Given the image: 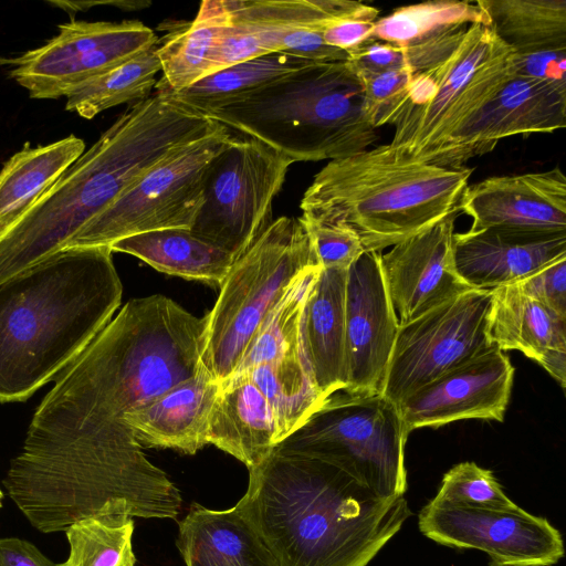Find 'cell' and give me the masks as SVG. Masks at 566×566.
Instances as JSON below:
<instances>
[{
	"label": "cell",
	"instance_id": "1",
	"mask_svg": "<svg viewBox=\"0 0 566 566\" xmlns=\"http://www.w3.org/2000/svg\"><path fill=\"white\" fill-rule=\"evenodd\" d=\"M205 328V316L167 296L128 301L56 376L23 448L138 443L123 417L200 369Z\"/></svg>",
	"mask_w": 566,
	"mask_h": 566
},
{
	"label": "cell",
	"instance_id": "2",
	"mask_svg": "<svg viewBox=\"0 0 566 566\" xmlns=\"http://www.w3.org/2000/svg\"><path fill=\"white\" fill-rule=\"evenodd\" d=\"M233 510L273 566H367L411 511L382 497L340 467L276 446L249 470Z\"/></svg>",
	"mask_w": 566,
	"mask_h": 566
},
{
	"label": "cell",
	"instance_id": "3",
	"mask_svg": "<svg viewBox=\"0 0 566 566\" xmlns=\"http://www.w3.org/2000/svg\"><path fill=\"white\" fill-rule=\"evenodd\" d=\"M221 126L158 92L132 104L0 234V282L64 250L151 166Z\"/></svg>",
	"mask_w": 566,
	"mask_h": 566
},
{
	"label": "cell",
	"instance_id": "4",
	"mask_svg": "<svg viewBox=\"0 0 566 566\" xmlns=\"http://www.w3.org/2000/svg\"><path fill=\"white\" fill-rule=\"evenodd\" d=\"M122 294L108 245L64 249L0 282V402L24 401L55 379Z\"/></svg>",
	"mask_w": 566,
	"mask_h": 566
},
{
	"label": "cell",
	"instance_id": "5",
	"mask_svg": "<svg viewBox=\"0 0 566 566\" xmlns=\"http://www.w3.org/2000/svg\"><path fill=\"white\" fill-rule=\"evenodd\" d=\"M472 168L410 159L388 144L329 160L301 200L302 217L344 226L381 252L461 213Z\"/></svg>",
	"mask_w": 566,
	"mask_h": 566
},
{
	"label": "cell",
	"instance_id": "6",
	"mask_svg": "<svg viewBox=\"0 0 566 566\" xmlns=\"http://www.w3.org/2000/svg\"><path fill=\"white\" fill-rule=\"evenodd\" d=\"M3 485L33 527L65 531L96 515L176 518L181 494L142 446L75 443L22 450Z\"/></svg>",
	"mask_w": 566,
	"mask_h": 566
},
{
	"label": "cell",
	"instance_id": "7",
	"mask_svg": "<svg viewBox=\"0 0 566 566\" xmlns=\"http://www.w3.org/2000/svg\"><path fill=\"white\" fill-rule=\"evenodd\" d=\"M206 116L295 161L339 159L369 148L361 82L348 61L313 62Z\"/></svg>",
	"mask_w": 566,
	"mask_h": 566
},
{
	"label": "cell",
	"instance_id": "8",
	"mask_svg": "<svg viewBox=\"0 0 566 566\" xmlns=\"http://www.w3.org/2000/svg\"><path fill=\"white\" fill-rule=\"evenodd\" d=\"M321 266L302 218L280 217L232 264L205 315L200 364L221 384L230 378L260 325L307 269Z\"/></svg>",
	"mask_w": 566,
	"mask_h": 566
},
{
	"label": "cell",
	"instance_id": "9",
	"mask_svg": "<svg viewBox=\"0 0 566 566\" xmlns=\"http://www.w3.org/2000/svg\"><path fill=\"white\" fill-rule=\"evenodd\" d=\"M405 430L398 407L381 394L339 390L277 446L327 460L382 497L407 489Z\"/></svg>",
	"mask_w": 566,
	"mask_h": 566
},
{
	"label": "cell",
	"instance_id": "10",
	"mask_svg": "<svg viewBox=\"0 0 566 566\" xmlns=\"http://www.w3.org/2000/svg\"><path fill=\"white\" fill-rule=\"evenodd\" d=\"M513 55L488 25L469 24L455 50L424 71L432 82V95L422 106H403L392 124L390 148L430 164L513 75Z\"/></svg>",
	"mask_w": 566,
	"mask_h": 566
},
{
	"label": "cell",
	"instance_id": "11",
	"mask_svg": "<svg viewBox=\"0 0 566 566\" xmlns=\"http://www.w3.org/2000/svg\"><path fill=\"white\" fill-rule=\"evenodd\" d=\"M232 135L216 132L178 147L146 170L91 219L64 249L111 245L139 233L193 226L205 199L209 166Z\"/></svg>",
	"mask_w": 566,
	"mask_h": 566
},
{
	"label": "cell",
	"instance_id": "12",
	"mask_svg": "<svg viewBox=\"0 0 566 566\" xmlns=\"http://www.w3.org/2000/svg\"><path fill=\"white\" fill-rule=\"evenodd\" d=\"M294 161L243 135L211 161L205 199L190 231L239 259L272 222V206Z\"/></svg>",
	"mask_w": 566,
	"mask_h": 566
},
{
	"label": "cell",
	"instance_id": "13",
	"mask_svg": "<svg viewBox=\"0 0 566 566\" xmlns=\"http://www.w3.org/2000/svg\"><path fill=\"white\" fill-rule=\"evenodd\" d=\"M491 290L471 289L399 324L381 395L396 406L444 373L485 353Z\"/></svg>",
	"mask_w": 566,
	"mask_h": 566
},
{
	"label": "cell",
	"instance_id": "14",
	"mask_svg": "<svg viewBox=\"0 0 566 566\" xmlns=\"http://www.w3.org/2000/svg\"><path fill=\"white\" fill-rule=\"evenodd\" d=\"M139 21L72 20L45 44L15 57H0L10 76L35 99L66 97L75 88L157 44Z\"/></svg>",
	"mask_w": 566,
	"mask_h": 566
},
{
	"label": "cell",
	"instance_id": "15",
	"mask_svg": "<svg viewBox=\"0 0 566 566\" xmlns=\"http://www.w3.org/2000/svg\"><path fill=\"white\" fill-rule=\"evenodd\" d=\"M418 526L441 545L484 552L490 566H552L565 553L560 532L520 506L499 511L431 500L419 512Z\"/></svg>",
	"mask_w": 566,
	"mask_h": 566
},
{
	"label": "cell",
	"instance_id": "16",
	"mask_svg": "<svg viewBox=\"0 0 566 566\" xmlns=\"http://www.w3.org/2000/svg\"><path fill=\"white\" fill-rule=\"evenodd\" d=\"M566 126V85L512 75L479 112L458 129L430 164L464 167L506 137L553 133Z\"/></svg>",
	"mask_w": 566,
	"mask_h": 566
},
{
	"label": "cell",
	"instance_id": "17",
	"mask_svg": "<svg viewBox=\"0 0 566 566\" xmlns=\"http://www.w3.org/2000/svg\"><path fill=\"white\" fill-rule=\"evenodd\" d=\"M379 254L365 252L347 270L344 391L349 394H381L399 328Z\"/></svg>",
	"mask_w": 566,
	"mask_h": 566
},
{
	"label": "cell",
	"instance_id": "18",
	"mask_svg": "<svg viewBox=\"0 0 566 566\" xmlns=\"http://www.w3.org/2000/svg\"><path fill=\"white\" fill-rule=\"evenodd\" d=\"M514 367L495 345L417 389L398 403L409 434L463 419L502 422L509 405Z\"/></svg>",
	"mask_w": 566,
	"mask_h": 566
},
{
	"label": "cell",
	"instance_id": "19",
	"mask_svg": "<svg viewBox=\"0 0 566 566\" xmlns=\"http://www.w3.org/2000/svg\"><path fill=\"white\" fill-rule=\"evenodd\" d=\"M447 218L379 254L399 324L408 323L471 290L453 259L454 221Z\"/></svg>",
	"mask_w": 566,
	"mask_h": 566
},
{
	"label": "cell",
	"instance_id": "20",
	"mask_svg": "<svg viewBox=\"0 0 566 566\" xmlns=\"http://www.w3.org/2000/svg\"><path fill=\"white\" fill-rule=\"evenodd\" d=\"M461 212L469 230L566 232V177L560 168L486 178L469 186Z\"/></svg>",
	"mask_w": 566,
	"mask_h": 566
},
{
	"label": "cell",
	"instance_id": "21",
	"mask_svg": "<svg viewBox=\"0 0 566 566\" xmlns=\"http://www.w3.org/2000/svg\"><path fill=\"white\" fill-rule=\"evenodd\" d=\"M368 4L343 0H228L229 24L219 53L227 65L283 53L296 35L323 30L335 19L363 11Z\"/></svg>",
	"mask_w": 566,
	"mask_h": 566
},
{
	"label": "cell",
	"instance_id": "22",
	"mask_svg": "<svg viewBox=\"0 0 566 566\" xmlns=\"http://www.w3.org/2000/svg\"><path fill=\"white\" fill-rule=\"evenodd\" d=\"M566 255V232L468 230L453 235L459 276L476 290L517 283Z\"/></svg>",
	"mask_w": 566,
	"mask_h": 566
},
{
	"label": "cell",
	"instance_id": "23",
	"mask_svg": "<svg viewBox=\"0 0 566 566\" xmlns=\"http://www.w3.org/2000/svg\"><path fill=\"white\" fill-rule=\"evenodd\" d=\"M221 385L200 369L146 406L123 417L136 441L148 448L195 454L208 444L212 411Z\"/></svg>",
	"mask_w": 566,
	"mask_h": 566
},
{
	"label": "cell",
	"instance_id": "24",
	"mask_svg": "<svg viewBox=\"0 0 566 566\" xmlns=\"http://www.w3.org/2000/svg\"><path fill=\"white\" fill-rule=\"evenodd\" d=\"M491 292V342L503 352H522L565 389L566 318L526 295L516 283Z\"/></svg>",
	"mask_w": 566,
	"mask_h": 566
},
{
	"label": "cell",
	"instance_id": "25",
	"mask_svg": "<svg viewBox=\"0 0 566 566\" xmlns=\"http://www.w3.org/2000/svg\"><path fill=\"white\" fill-rule=\"evenodd\" d=\"M208 432V443L231 454L250 470L281 442L273 411L248 374L220 384Z\"/></svg>",
	"mask_w": 566,
	"mask_h": 566
},
{
	"label": "cell",
	"instance_id": "26",
	"mask_svg": "<svg viewBox=\"0 0 566 566\" xmlns=\"http://www.w3.org/2000/svg\"><path fill=\"white\" fill-rule=\"evenodd\" d=\"M347 270L321 269L303 313L302 342L305 357L313 380L325 399L346 387Z\"/></svg>",
	"mask_w": 566,
	"mask_h": 566
},
{
	"label": "cell",
	"instance_id": "27",
	"mask_svg": "<svg viewBox=\"0 0 566 566\" xmlns=\"http://www.w3.org/2000/svg\"><path fill=\"white\" fill-rule=\"evenodd\" d=\"M177 546L186 566H273L233 507L214 511L195 504L179 523Z\"/></svg>",
	"mask_w": 566,
	"mask_h": 566
},
{
	"label": "cell",
	"instance_id": "28",
	"mask_svg": "<svg viewBox=\"0 0 566 566\" xmlns=\"http://www.w3.org/2000/svg\"><path fill=\"white\" fill-rule=\"evenodd\" d=\"M229 20L228 0H205L192 21L176 27L157 43L163 75L156 92H178L209 75Z\"/></svg>",
	"mask_w": 566,
	"mask_h": 566
},
{
	"label": "cell",
	"instance_id": "29",
	"mask_svg": "<svg viewBox=\"0 0 566 566\" xmlns=\"http://www.w3.org/2000/svg\"><path fill=\"white\" fill-rule=\"evenodd\" d=\"M85 151V143L69 135L48 145L29 143L0 170V234L44 195Z\"/></svg>",
	"mask_w": 566,
	"mask_h": 566
},
{
	"label": "cell",
	"instance_id": "30",
	"mask_svg": "<svg viewBox=\"0 0 566 566\" xmlns=\"http://www.w3.org/2000/svg\"><path fill=\"white\" fill-rule=\"evenodd\" d=\"M113 252L134 255L155 270L220 286L234 259L187 229H164L120 239Z\"/></svg>",
	"mask_w": 566,
	"mask_h": 566
},
{
	"label": "cell",
	"instance_id": "31",
	"mask_svg": "<svg viewBox=\"0 0 566 566\" xmlns=\"http://www.w3.org/2000/svg\"><path fill=\"white\" fill-rule=\"evenodd\" d=\"M311 63L313 62L291 54L271 53L219 70L181 91L159 93L205 115L283 80Z\"/></svg>",
	"mask_w": 566,
	"mask_h": 566
},
{
	"label": "cell",
	"instance_id": "32",
	"mask_svg": "<svg viewBox=\"0 0 566 566\" xmlns=\"http://www.w3.org/2000/svg\"><path fill=\"white\" fill-rule=\"evenodd\" d=\"M488 27L515 53L566 49V0H476Z\"/></svg>",
	"mask_w": 566,
	"mask_h": 566
},
{
	"label": "cell",
	"instance_id": "33",
	"mask_svg": "<svg viewBox=\"0 0 566 566\" xmlns=\"http://www.w3.org/2000/svg\"><path fill=\"white\" fill-rule=\"evenodd\" d=\"M239 374H248L265 397L273 411L281 442L296 431L325 400L313 380L304 348Z\"/></svg>",
	"mask_w": 566,
	"mask_h": 566
},
{
	"label": "cell",
	"instance_id": "34",
	"mask_svg": "<svg viewBox=\"0 0 566 566\" xmlns=\"http://www.w3.org/2000/svg\"><path fill=\"white\" fill-rule=\"evenodd\" d=\"M159 72L161 65L155 44L80 85L66 96L65 109L92 119L119 104L140 102L150 96Z\"/></svg>",
	"mask_w": 566,
	"mask_h": 566
},
{
	"label": "cell",
	"instance_id": "35",
	"mask_svg": "<svg viewBox=\"0 0 566 566\" xmlns=\"http://www.w3.org/2000/svg\"><path fill=\"white\" fill-rule=\"evenodd\" d=\"M321 269H307L291 284L260 325L233 375L303 348V313Z\"/></svg>",
	"mask_w": 566,
	"mask_h": 566
},
{
	"label": "cell",
	"instance_id": "36",
	"mask_svg": "<svg viewBox=\"0 0 566 566\" xmlns=\"http://www.w3.org/2000/svg\"><path fill=\"white\" fill-rule=\"evenodd\" d=\"M488 24L476 1L438 0L397 8L378 18L371 39L408 45L454 25Z\"/></svg>",
	"mask_w": 566,
	"mask_h": 566
},
{
	"label": "cell",
	"instance_id": "37",
	"mask_svg": "<svg viewBox=\"0 0 566 566\" xmlns=\"http://www.w3.org/2000/svg\"><path fill=\"white\" fill-rule=\"evenodd\" d=\"M134 521L124 514L82 518L65 530L70 554L57 566H135Z\"/></svg>",
	"mask_w": 566,
	"mask_h": 566
},
{
	"label": "cell",
	"instance_id": "38",
	"mask_svg": "<svg viewBox=\"0 0 566 566\" xmlns=\"http://www.w3.org/2000/svg\"><path fill=\"white\" fill-rule=\"evenodd\" d=\"M432 500L450 505L499 511H514L518 507L506 495L491 470L469 461L461 462L444 473Z\"/></svg>",
	"mask_w": 566,
	"mask_h": 566
},
{
	"label": "cell",
	"instance_id": "39",
	"mask_svg": "<svg viewBox=\"0 0 566 566\" xmlns=\"http://www.w3.org/2000/svg\"><path fill=\"white\" fill-rule=\"evenodd\" d=\"M364 92V114L377 129L392 125L408 101L415 75L410 65L378 73H357Z\"/></svg>",
	"mask_w": 566,
	"mask_h": 566
},
{
	"label": "cell",
	"instance_id": "40",
	"mask_svg": "<svg viewBox=\"0 0 566 566\" xmlns=\"http://www.w3.org/2000/svg\"><path fill=\"white\" fill-rule=\"evenodd\" d=\"M313 241L314 250L322 269L347 270L365 253L358 235L350 229L317 222L302 217Z\"/></svg>",
	"mask_w": 566,
	"mask_h": 566
},
{
	"label": "cell",
	"instance_id": "41",
	"mask_svg": "<svg viewBox=\"0 0 566 566\" xmlns=\"http://www.w3.org/2000/svg\"><path fill=\"white\" fill-rule=\"evenodd\" d=\"M516 284L526 295L566 318V255Z\"/></svg>",
	"mask_w": 566,
	"mask_h": 566
},
{
	"label": "cell",
	"instance_id": "42",
	"mask_svg": "<svg viewBox=\"0 0 566 566\" xmlns=\"http://www.w3.org/2000/svg\"><path fill=\"white\" fill-rule=\"evenodd\" d=\"M379 10L367 6L363 11L332 21L323 31L324 42L337 50L349 53L371 39Z\"/></svg>",
	"mask_w": 566,
	"mask_h": 566
},
{
	"label": "cell",
	"instance_id": "43",
	"mask_svg": "<svg viewBox=\"0 0 566 566\" xmlns=\"http://www.w3.org/2000/svg\"><path fill=\"white\" fill-rule=\"evenodd\" d=\"M515 76L566 85V49H542L515 53L512 61Z\"/></svg>",
	"mask_w": 566,
	"mask_h": 566
},
{
	"label": "cell",
	"instance_id": "44",
	"mask_svg": "<svg viewBox=\"0 0 566 566\" xmlns=\"http://www.w3.org/2000/svg\"><path fill=\"white\" fill-rule=\"evenodd\" d=\"M356 73H378L409 65L408 48L369 39L348 53Z\"/></svg>",
	"mask_w": 566,
	"mask_h": 566
},
{
	"label": "cell",
	"instance_id": "45",
	"mask_svg": "<svg viewBox=\"0 0 566 566\" xmlns=\"http://www.w3.org/2000/svg\"><path fill=\"white\" fill-rule=\"evenodd\" d=\"M0 566H57L32 543L17 538H0Z\"/></svg>",
	"mask_w": 566,
	"mask_h": 566
},
{
	"label": "cell",
	"instance_id": "46",
	"mask_svg": "<svg viewBox=\"0 0 566 566\" xmlns=\"http://www.w3.org/2000/svg\"><path fill=\"white\" fill-rule=\"evenodd\" d=\"M2 497H3V494H2V491L0 490V507L2 506Z\"/></svg>",
	"mask_w": 566,
	"mask_h": 566
}]
</instances>
